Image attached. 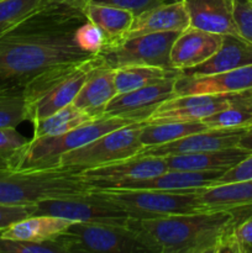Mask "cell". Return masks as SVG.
Wrapping results in <instances>:
<instances>
[{"label":"cell","mask_w":252,"mask_h":253,"mask_svg":"<svg viewBox=\"0 0 252 253\" xmlns=\"http://www.w3.org/2000/svg\"><path fill=\"white\" fill-rule=\"evenodd\" d=\"M86 16L81 10L47 1L0 35V82L24 83L47 68L88 59L74 41Z\"/></svg>","instance_id":"cell-1"},{"label":"cell","mask_w":252,"mask_h":253,"mask_svg":"<svg viewBox=\"0 0 252 253\" xmlns=\"http://www.w3.org/2000/svg\"><path fill=\"white\" fill-rule=\"evenodd\" d=\"M252 216V205L151 220L128 219L127 229L152 253H230L235 229Z\"/></svg>","instance_id":"cell-2"},{"label":"cell","mask_w":252,"mask_h":253,"mask_svg":"<svg viewBox=\"0 0 252 253\" xmlns=\"http://www.w3.org/2000/svg\"><path fill=\"white\" fill-rule=\"evenodd\" d=\"M101 62L95 54L84 61L53 66L24 82L27 121L34 125L73 103L90 72Z\"/></svg>","instance_id":"cell-3"},{"label":"cell","mask_w":252,"mask_h":253,"mask_svg":"<svg viewBox=\"0 0 252 253\" xmlns=\"http://www.w3.org/2000/svg\"><path fill=\"white\" fill-rule=\"evenodd\" d=\"M90 192L91 188L76 170L0 168V204L32 205L44 199L76 198Z\"/></svg>","instance_id":"cell-4"},{"label":"cell","mask_w":252,"mask_h":253,"mask_svg":"<svg viewBox=\"0 0 252 253\" xmlns=\"http://www.w3.org/2000/svg\"><path fill=\"white\" fill-rule=\"evenodd\" d=\"M133 123L135 121L125 118L104 115L62 135L32 137L19 153L15 169L43 170L59 168V158L64 153Z\"/></svg>","instance_id":"cell-5"},{"label":"cell","mask_w":252,"mask_h":253,"mask_svg":"<svg viewBox=\"0 0 252 253\" xmlns=\"http://www.w3.org/2000/svg\"><path fill=\"white\" fill-rule=\"evenodd\" d=\"M199 190L104 189L91 192L120 208L130 219L151 220L200 211Z\"/></svg>","instance_id":"cell-6"},{"label":"cell","mask_w":252,"mask_h":253,"mask_svg":"<svg viewBox=\"0 0 252 253\" xmlns=\"http://www.w3.org/2000/svg\"><path fill=\"white\" fill-rule=\"evenodd\" d=\"M145 123L123 126L82 147L64 153L59 158V168L82 172L137 155L143 148L140 136Z\"/></svg>","instance_id":"cell-7"},{"label":"cell","mask_w":252,"mask_h":253,"mask_svg":"<svg viewBox=\"0 0 252 253\" xmlns=\"http://www.w3.org/2000/svg\"><path fill=\"white\" fill-rule=\"evenodd\" d=\"M58 240L66 253L148 252L127 226L73 221Z\"/></svg>","instance_id":"cell-8"},{"label":"cell","mask_w":252,"mask_h":253,"mask_svg":"<svg viewBox=\"0 0 252 253\" xmlns=\"http://www.w3.org/2000/svg\"><path fill=\"white\" fill-rule=\"evenodd\" d=\"M179 32H155L131 37L99 53L106 66L119 68L124 66H155L173 69L170 66V48Z\"/></svg>","instance_id":"cell-9"},{"label":"cell","mask_w":252,"mask_h":253,"mask_svg":"<svg viewBox=\"0 0 252 253\" xmlns=\"http://www.w3.org/2000/svg\"><path fill=\"white\" fill-rule=\"evenodd\" d=\"M36 214L52 215L71 221L116 226H127L130 219L124 210L99 197L94 192L76 198L41 200L36 204Z\"/></svg>","instance_id":"cell-10"},{"label":"cell","mask_w":252,"mask_h":253,"mask_svg":"<svg viewBox=\"0 0 252 253\" xmlns=\"http://www.w3.org/2000/svg\"><path fill=\"white\" fill-rule=\"evenodd\" d=\"M168 169L163 157L135 155L110 165L90 168L79 172L91 190L114 189L119 184L130 180L155 177Z\"/></svg>","instance_id":"cell-11"},{"label":"cell","mask_w":252,"mask_h":253,"mask_svg":"<svg viewBox=\"0 0 252 253\" xmlns=\"http://www.w3.org/2000/svg\"><path fill=\"white\" fill-rule=\"evenodd\" d=\"M175 79L177 77L127 93L118 94L106 105L105 115L125 118L135 123H145L161 104L175 96Z\"/></svg>","instance_id":"cell-12"},{"label":"cell","mask_w":252,"mask_h":253,"mask_svg":"<svg viewBox=\"0 0 252 253\" xmlns=\"http://www.w3.org/2000/svg\"><path fill=\"white\" fill-rule=\"evenodd\" d=\"M247 127L236 128H207L199 132L190 133L168 143L143 147L137 155L167 157L174 155L216 151L239 146L240 140Z\"/></svg>","instance_id":"cell-13"},{"label":"cell","mask_w":252,"mask_h":253,"mask_svg":"<svg viewBox=\"0 0 252 253\" xmlns=\"http://www.w3.org/2000/svg\"><path fill=\"white\" fill-rule=\"evenodd\" d=\"M237 93L178 95L161 104L147 123L158 121H202L230 105Z\"/></svg>","instance_id":"cell-14"},{"label":"cell","mask_w":252,"mask_h":253,"mask_svg":"<svg viewBox=\"0 0 252 253\" xmlns=\"http://www.w3.org/2000/svg\"><path fill=\"white\" fill-rule=\"evenodd\" d=\"M224 35L188 26L179 32L170 48V66L183 71L209 59L222 43Z\"/></svg>","instance_id":"cell-15"},{"label":"cell","mask_w":252,"mask_h":253,"mask_svg":"<svg viewBox=\"0 0 252 253\" xmlns=\"http://www.w3.org/2000/svg\"><path fill=\"white\" fill-rule=\"evenodd\" d=\"M246 90H252V64L211 76L187 77L178 73L174 84L175 96L240 93Z\"/></svg>","instance_id":"cell-16"},{"label":"cell","mask_w":252,"mask_h":253,"mask_svg":"<svg viewBox=\"0 0 252 253\" xmlns=\"http://www.w3.org/2000/svg\"><path fill=\"white\" fill-rule=\"evenodd\" d=\"M188 26H190V19L187 6L183 0H175L158 5L133 17L130 29L121 41L155 32H180Z\"/></svg>","instance_id":"cell-17"},{"label":"cell","mask_w":252,"mask_h":253,"mask_svg":"<svg viewBox=\"0 0 252 253\" xmlns=\"http://www.w3.org/2000/svg\"><path fill=\"white\" fill-rule=\"evenodd\" d=\"M225 172L226 170L167 169L155 177L121 183L114 189L198 190L216 184Z\"/></svg>","instance_id":"cell-18"},{"label":"cell","mask_w":252,"mask_h":253,"mask_svg":"<svg viewBox=\"0 0 252 253\" xmlns=\"http://www.w3.org/2000/svg\"><path fill=\"white\" fill-rule=\"evenodd\" d=\"M252 64V43L236 35H224L220 48L199 66L179 71V76L203 77Z\"/></svg>","instance_id":"cell-19"},{"label":"cell","mask_w":252,"mask_h":253,"mask_svg":"<svg viewBox=\"0 0 252 253\" xmlns=\"http://www.w3.org/2000/svg\"><path fill=\"white\" fill-rule=\"evenodd\" d=\"M115 95H118L115 69L106 66L103 61L90 72L73 104L95 120L105 115L106 105Z\"/></svg>","instance_id":"cell-20"},{"label":"cell","mask_w":252,"mask_h":253,"mask_svg":"<svg viewBox=\"0 0 252 253\" xmlns=\"http://www.w3.org/2000/svg\"><path fill=\"white\" fill-rule=\"evenodd\" d=\"M190 26L220 35L240 36L234 19V0H183Z\"/></svg>","instance_id":"cell-21"},{"label":"cell","mask_w":252,"mask_h":253,"mask_svg":"<svg viewBox=\"0 0 252 253\" xmlns=\"http://www.w3.org/2000/svg\"><path fill=\"white\" fill-rule=\"evenodd\" d=\"M250 151L235 146L216 151L167 156L168 169L178 170H227L250 155Z\"/></svg>","instance_id":"cell-22"},{"label":"cell","mask_w":252,"mask_h":253,"mask_svg":"<svg viewBox=\"0 0 252 253\" xmlns=\"http://www.w3.org/2000/svg\"><path fill=\"white\" fill-rule=\"evenodd\" d=\"M73 221L52 215H32L0 231V237L29 242L53 241L67 231Z\"/></svg>","instance_id":"cell-23"},{"label":"cell","mask_w":252,"mask_h":253,"mask_svg":"<svg viewBox=\"0 0 252 253\" xmlns=\"http://www.w3.org/2000/svg\"><path fill=\"white\" fill-rule=\"evenodd\" d=\"M200 211L252 205V180L230 182L203 188L198 192Z\"/></svg>","instance_id":"cell-24"},{"label":"cell","mask_w":252,"mask_h":253,"mask_svg":"<svg viewBox=\"0 0 252 253\" xmlns=\"http://www.w3.org/2000/svg\"><path fill=\"white\" fill-rule=\"evenodd\" d=\"M84 14L89 21L95 24L104 32L108 40L105 48L115 46L123 40L135 17L132 12L126 9L91 1Z\"/></svg>","instance_id":"cell-25"},{"label":"cell","mask_w":252,"mask_h":253,"mask_svg":"<svg viewBox=\"0 0 252 253\" xmlns=\"http://www.w3.org/2000/svg\"><path fill=\"white\" fill-rule=\"evenodd\" d=\"M177 69L155 66H124L115 68V85L118 94L127 93L165 79L178 77Z\"/></svg>","instance_id":"cell-26"},{"label":"cell","mask_w":252,"mask_h":253,"mask_svg":"<svg viewBox=\"0 0 252 253\" xmlns=\"http://www.w3.org/2000/svg\"><path fill=\"white\" fill-rule=\"evenodd\" d=\"M207 128L209 127L203 121H158V123L146 121L141 131L140 140L143 147L157 146L172 142L178 138Z\"/></svg>","instance_id":"cell-27"},{"label":"cell","mask_w":252,"mask_h":253,"mask_svg":"<svg viewBox=\"0 0 252 253\" xmlns=\"http://www.w3.org/2000/svg\"><path fill=\"white\" fill-rule=\"evenodd\" d=\"M202 121L211 128L249 127L252 124V90L237 93L229 106Z\"/></svg>","instance_id":"cell-28"},{"label":"cell","mask_w":252,"mask_h":253,"mask_svg":"<svg viewBox=\"0 0 252 253\" xmlns=\"http://www.w3.org/2000/svg\"><path fill=\"white\" fill-rule=\"evenodd\" d=\"M94 120L85 111L77 108L73 103L63 106L52 115L41 119L34 125V137L41 136L62 135L64 132L73 130L88 121Z\"/></svg>","instance_id":"cell-29"},{"label":"cell","mask_w":252,"mask_h":253,"mask_svg":"<svg viewBox=\"0 0 252 253\" xmlns=\"http://www.w3.org/2000/svg\"><path fill=\"white\" fill-rule=\"evenodd\" d=\"M26 120V103L22 83L0 82V128L16 127Z\"/></svg>","instance_id":"cell-30"},{"label":"cell","mask_w":252,"mask_h":253,"mask_svg":"<svg viewBox=\"0 0 252 253\" xmlns=\"http://www.w3.org/2000/svg\"><path fill=\"white\" fill-rule=\"evenodd\" d=\"M48 0H0V35L29 17Z\"/></svg>","instance_id":"cell-31"},{"label":"cell","mask_w":252,"mask_h":253,"mask_svg":"<svg viewBox=\"0 0 252 253\" xmlns=\"http://www.w3.org/2000/svg\"><path fill=\"white\" fill-rule=\"evenodd\" d=\"M29 141L16 127L0 128V168L15 169L19 153Z\"/></svg>","instance_id":"cell-32"},{"label":"cell","mask_w":252,"mask_h":253,"mask_svg":"<svg viewBox=\"0 0 252 253\" xmlns=\"http://www.w3.org/2000/svg\"><path fill=\"white\" fill-rule=\"evenodd\" d=\"M74 41L81 49L90 54H99L108 44L104 32L95 24L86 20L74 32Z\"/></svg>","instance_id":"cell-33"},{"label":"cell","mask_w":252,"mask_h":253,"mask_svg":"<svg viewBox=\"0 0 252 253\" xmlns=\"http://www.w3.org/2000/svg\"><path fill=\"white\" fill-rule=\"evenodd\" d=\"M0 253H66V251L58 237L47 242H29L0 237Z\"/></svg>","instance_id":"cell-34"},{"label":"cell","mask_w":252,"mask_h":253,"mask_svg":"<svg viewBox=\"0 0 252 253\" xmlns=\"http://www.w3.org/2000/svg\"><path fill=\"white\" fill-rule=\"evenodd\" d=\"M234 19L240 36L252 43V0H234Z\"/></svg>","instance_id":"cell-35"},{"label":"cell","mask_w":252,"mask_h":253,"mask_svg":"<svg viewBox=\"0 0 252 253\" xmlns=\"http://www.w3.org/2000/svg\"><path fill=\"white\" fill-rule=\"evenodd\" d=\"M36 215V204L6 205L0 204V231L25 217Z\"/></svg>","instance_id":"cell-36"},{"label":"cell","mask_w":252,"mask_h":253,"mask_svg":"<svg viewBox=\"0 0 252 253\" xmlns=\"http://www.w3.org/2000/svg\"><path fill=\"white\" fill-rule=\"evenodd\" d=\"M230 253H252V216L235 229Z\"/></svg>","instance_id":"cell-37"},{"label":"cell","mask_w":252,"mask_h":253,"mask_svg":"<svg viewBox=\"0 0 252 253\" xmlns=\"http://www.w3.org/2000/svg\"><path fill=\"white\" fill-rule=\"evenodd\" d=\"M91 2L126 9L132 12L135 16H137V15L142 14L143 11L152 9V7L162 5L165 2H170V0H91Z\"/></svg>","instance_id":"cell-38"},{"label":"cell","mask_w":252,"mask_h":253,"mask_svg":"<svg viewBox=\"0 0 252 253\" xmlns=\"http://www.w3.org/2000/svg\"><path fill=\"white\" fill-rule=\"evenodd\" d=\"M241 180H252V153H250L245 160L236 166L227 169L219 178L216 184L230 182H241Z\"/></svg>","instance_id":"cell-39"},{"label":"cell","mask_w":252,"mask_h":253,"mask_svg":"<svg viewBox=\"0 0 252 253\" xmlns=\"http://www.w3.org/2000/svg\"><path fill=\"white\" fill-rule=\"evenodd\" d=\"M51 2H56V4L66 5V6L73 7V9L81 10L82 12L85 11L86 6L90 4L91 0H48Z\"/></svg>","instance_id":"cell-40"},{"label":"cell","mask_w":252,"mask_h":253,"mask_svg":"<svg viewBox=\"0 0 252 253\" xmlns=\"http://www.w3.org/2000/svg\"><path fill=\"white\" fill-rule=\"evenodd\" d=\"M239 146L252 153V124L246 128L245 133L242 135L241 140H240L239 142Z\"/></svg>","instance_id":"cell-41"},{"label":"cell","mask_w":252,"mask_h":253,"mask_svg":"<svg viewBox=\"0 0 252 253\" xmlns=\"http://www.w3.org/2000/svg\"><path fill=\"white\" fill-rule=\"evenodd\" d=\"M170 1H175V0H170Z\"/></svg>","instance_id":"cell-42"}]
</instances>
